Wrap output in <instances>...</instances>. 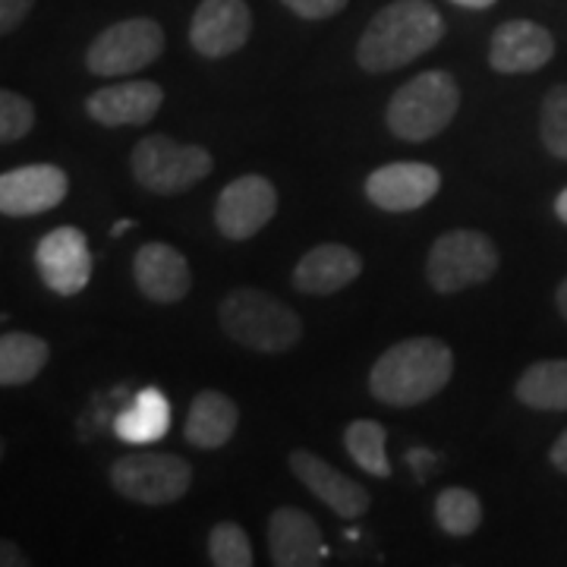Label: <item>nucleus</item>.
<instances>
[{
  "label": "nucleus",
  "instance_id": "f257e3e1",
  "mask_svg": "<svg viewBox=\"0 0 567 567\" xmlns=\"http://www.w3.org/2000/svg\"><path fill=\"white\" fill-rule=\"evenodd\" d=\"M445 39V20L429 0H391L357 41V63L365 73H394L429 54Z\"/></svg>",
  "mask_w": 567,
  "mask_h": 567
},
{
  "label": "nucleus",
  "instance_id": "f03ea898",
  "mask_svg": "<svg viewBox=\"0 0 567 567\" xmlns=\"http://www.w3.org/2000/svg\"><path fill=\"white\" fill-rule=\"evenodd\" d=\"M454 375V353L439 338H406L388 347L369 372V391L379 404L416 406L442 394Z\"/></svg>",
  "mask_w": 567,
  "mask_h": 567
},
{
  "label": "nucleus",
  "instance_id": "7ed1b4c3",
  "mask_svg": "<svg viewBox=\"0 0 567 567\" xmlns=\"http://www.w3.org/2000/svg\"><path fill=\"white\" fill-rule=\"evenodd\" d=\"M218 322L234 344L256 353H287L303 338V319L281 297L259 287H237L218 306Z\"/></svg>",
  "mask_w": 567,
  "mask_h": 567
},
{
  "label": "nucleus",
  "instance_id": "20e7f679",
  "mask_svg": "<svg viewBox=\"0 0 567 567\" xmlns=\"http://www.w3.org/2000/svg\"><path fill=\"white\" fill-rule=\"evenodd\" d=\"M457 107H461L457 80L445 70H425L391 95L385 121L398 140L429 142L445 133Z\"/></svg>",
  "mask_w": 567,
  "mask_h": 567
},
{
  "label": "nucleus",
  "instance_id": "39448f33",
  "mask_svg": "<svg viewBox=\"0 0 567 567\" xmlns=\"http://www.w3.org/2000/svg\"><path fill=\"white\" fill-rule=\"evenodd\" d=\"M498 271V246L473 227L442 234L425 256V281L435 293H461L486 284Z\"/></svg>",
  "mask_w": 567,
  "mask_h": 567
},
{
  "label": "nucleus",
  "instance_id": "423d86ee",
  "mask_svg": "<svg viewBox=\"0 0 567 567\" xmlns=\"http://www.w3.org/2000/svg\"><path fill=\"white\" fill-rule=\"evenodd\" d=\"M215 167L212 152L203 145H181L177 140L155 133L136 142L130 155V171L142 189L155 196H181L189 186L203 183Z\"/></svg>",
  "mask_w": 567,
  "mask_h": 567
},
{
  "label": "nucleus",
  "instance_id": "0eeeda50",
  "mask_svg": "<svg viewBox=\"0 0 567 567\" xmlns=\"http://www.w3.org/2000/svg\"><path fill=\"white\" fill-rule=\"evenodd\" d=\"M111 486L133 505H174L193 486V466L181 454H167V451L123 454L111 466Z\"/></svg>",
  "mask_w": 567,
  "mask_h": 567
},
{
  "label": "nucleus",
  "instance_id": "6e6552de",
  "mask_svg": "<svg viewBox=\"0 0 567 567\" xmlns=\"http://www.w3.org/2000/svg\"><path fill=\"white\" fill-rule=\"evenodd\" d=\"M164 29L148 17L107 25L85 51V66L95 76H130L162 58Z\"/></svg>",
  "mask_w": 567,
  "mask_h": 567
},
{
  "label": "nucleus",
  "instance_id": "1a4fd4ad",
  "mask_svg": "<svg viewBox=\"0 0 567 567\" xmlns=\"http://www.w3.org/2000/svg\"><path fill=\"white\" fill-rule=\"evenodd\" d=\"M278 215V189L262 174H244L221 189L215 203V227L227 240H249Z\"/></svg>",
  "mask_w": 567,
  "mask_h": 567
},
{
  "label": "nucleus",
  "instance_id": "9d476101",
  "mask_svg": "<svg viewBox=\"0 0 567 567\" xmlns=\"http://www.w3.org/2000/svg\"><path fill=\"white\" fill-rule=\"evenodd\" d=\"M35 268L48 290L58 297H76L92 278V249L80 227L63 224L48 230L35 246Z\"/></svg>",
  "mask_w": 567,
  "mask_h": 567
},
{
  "label": "nucleus",
  "instance_id": "9b49d317",
  "mask_svg": "<svg viewBox=\"0 0 567 567\" xmlns=\"http://www.w3.org/2000/svg\"><path fill=\"white\" fill-rule=\"evenodd\" d=\"M252 35V10L246 0H203L189 20V44L205 61H221Z\"/></svg>",
  "mask_w": 567,
  "mask_h": 567
},
{
  "label": "nucleus",
  "instance_id": "f8f14e48",
  "mask_svg": "<svg viewBox=\"0 0 567 567\" xmlns=\"http://www.w3.org/2000/svg\"><path fill=\"white\" fill-rule=\"evenodd\" d=\"M442 174L423 162H391L365 177V199L382 212H416L435 199Z\"/></svg>",
  "mask_w": 567,
  "mask_h": 567
},
{
  "label": "nucleus",
  "instance_id": "ddd939ff",
  "mask_svg": "<svg viewBox=\"0 0 567 567\" xmlns=\"http://www.w3.org/2000/svg\"><path fill=\"white\" fill-rule=\"evenodd\" d=\"M70 181L58 164H25L0 177V212L7 218H32L66 199Z\"/></svg>",
  "mask_w": 567,
  "mask_h": 567
},
{
  "label": "nucleus",
  "instance_id": "4468645a",
  "mask_svg": "<svg viewBox=\"0 0 567 567\" xmlns=\"http://www.w3.org/2000/svg\"><path fill=\"white\" fill-rule=\"evenodd\" d=\"M551 58H555V39L546 25L533 20L502 22L488 41V66L505 76L536 73Z\"/></svg>",
  "mask_w": 567,
  "mask_h": 567
},
{
  "label": "nucleus",
  "instance_id": "2eb2a0df",
  "mask_svg": "<svg viewBox=\"0 0 567 567\" xmlns=\"http://www.w3.org/2000/svg\"><path fill=\"white\" fill-rule=\"evenodd\" d=\"M287 464H290V473L303 483L322 505H328L338 517H344V520H360L365 511H369V492H365L357 480H350L344 476L341 470H334V466L322 461L319 454H312V451H306V447H297V451H290V457H287Z\"/></svg>",
  "mask_w": 567,
  "mask_h": 567
},
{
  "label": "nucleus",
  "instance_id": "dca6fc26",
  "mask_svg": "<svg viewBox=\"0 0 567 567\" xmlns=\"http://www.w3.org/2000/svg\"><path fill=\"white\" fill-rule=\"evenodd\" d=\"M133 281L148 303L174 306L189 297L193 271H189V262L177 246L155 240V244H145L136 249Z\"/></svg>",
  "mask_w": 567,
  "mask_h": 567
},
{
  "label": "nucleus",
  "instance_id": "f3484780",
  "mask_svg": "<svg viewBox=\"0 0 567 567\" xmlns=\"http://www.w3.org/2000/svg\"><path fill=\"white\" fill-rule=\"evenodd\" d=\"M164 92L158 82L130 80L104 85L85 99L89 117L102 126H142L162 111Z\"/></svg>",
  "mask_w": 567,
  "mask_h": 567
},
{
  "label": "nucleus",
  "instance_id": "a211bd4d",
  "mask_svg": "<svg viewBox=\"0 0 567 567\" xmlns=\"http://www.w3.org/2000/svg\"><path fill=\"white\" fill-rule=\"evenodd\" d=\"M268 551L278 567H316L324 561L322 529L303 507H278L268 517Z\"/></svg>",
  "mask_w": 567,
  "mask_h": 567
},
{
  "label": "nucleus",
  "instance_id": "6ab92c4d",
  "mask_svg": "<svg viewBox=\"0 0 567 567\" xmlns=\"http://www.w3.org/2000/svg\"><path fill=\"white\" fill-rule=\"evenodd\" d=\"M363 275V259L344 244H319L300 256L293 268V287L306 297H331Z\"/></svg>",
  "mask_w": 567,
  "mask_h": 567
},
{
  "label": "nucleus",
  "instance_id": "aec40b11",
  "mask_svg": "<svg viewBox=\"0 0 567 567\" xmlns=\"http://www.w3.org/2000/svg\"><path fill=\"white\" fill-rule=\"evenodd\" d=\"M240 425V406L221 391H199L189 404V416L183 425V439L193 447L218 451L224 447Z\"/></svg>",
  "mask_w": 567,
  "mask_h": 567
},
{
  "label": "nucleus",
  "instance_id": "412c9836",
  "mask_svg": "<svg viewBox=\"0 0 567 567\" xmlns=\"http://www.w3.org/2000/svg\"><path fill=\"white\" fill-rule=\"evenodd\" d=\"M171 429V404L158 388H142L121 416L114 420L117 439L130 445H155Z\"/></svg>",
  "mask_w": 567,
  "mask_h": 567
},
{
  "label": "nucleus",
  "instance_id": "4be33fe9",
  "mask_svg": "<svg viewBox=\"0 0 567 567\" xmlns=\"http://www.w3.org/2000/svg\"><path fill=\"white\" fill-rule=\"evenodd\" d=\"M51 360V344L29 331H3L0 338V385L17 388L39 379Z\"/></svg>",
  "mask_w": 567,
  "mask_h": 567
},
{
  "label": "nucleus",
  "instance_id": "5701e85b",
  "mask_svg": "<svg viewBox=\"0 0 567 567\" xmlns=\"http://www.w3.org/2000/svg\"><path fill=\"white\" fill-rule=\"evenodd\" d=\"M517 401L529 410H567V360H539L517 379Z\"/></svg>",
  "mask_w": 567,
  "mask_h": 567
},
{
  "label": "nucleus",
  "instance_id": "b1692460",
  "mask_svg": "<svg viewBox=\"0 0 567 567\" xmlns=\"http://www.w3.org/2000/svg\"><path fill=\"white\" fill-rule=\"evenodd\" d=\"M388 429L379 420H353L344 429V447L353 464L375 480L391 476V461L385 454Z\"/></svg>",
  "mask_w": 567,
  "mask_h": 567
},
{
  "label": "nucleus",
  "instance_id": "393cba45",
  "mask_svg": "<svg viewBox=\"0 0 567 567\" xmlns=\"http://www.w3.org/2000/svg\"><path fill=\"white\" fill-rule=\"evenodd\" d=\"M435 520L447 536H473L483 524V502L464 486L442 488L435 498Z\"/></svg>",
  "mask_w": 567,
  "mask_h": 567
},
{
  "label": "nucleus",
  "instance_id": "a878e982",
  "mask_svg": "<svg viewBox=\"0 0 567 567\" xmlns=\"http://www.w3.org/2000/svg\"><path fill=\"white\" fill-rule=\"evenodd\" d=\"M208 561L215 567H252V543L240 524L221 520L208 533Z\"/></svg>",
  "mask_w": 567,
  "mask_h": 567
},
{
  "label": "nucleus",
  "instance_id": "bb28decb",
  "mask_svg": "<svg viewBox=\"0 0 567 567\" xmlns=\"http://www.w3.org/2000/svg\"><path fill=\"white\" fill-rule=\"evenodd\" d=\"M539 136L546 152L567 162V82L551 85L539 111Z\"/></svg>",
  "mask_w": 567,
  "mask_h": 567
},
{
  "label": "nucleus",
  "instance_id": "cd10ccee",
  "mask_svg": "<svg viewBox=\"0 0 567 567\" xmlns=\"http://www.w3.org/2000/svg\"><path fill=\"white\" fill-rule=\"evenodd\" d=\"M35 126V107L32 102L13 92V89H3L0 92V142L3 145H13L22 136H29V130Z\"/></svg>",
  "mask_w": 567,
  "mask_h": 567
},
{
  "label": "nucleus",
  "instance_id": "c85d7f7f",
  "mask_svg": "<svg viewBox=\"0 0 567 567\" xmlns=\"http://www.w3.org/2000/svg\"><path fill=\"white\" fill-rule=\"evenodd\" d=\"M290 13H297L300 20H331L344 10L350 0H281Z\"/></svg>",
  "mask_w": 567,
  "mask_h": 567
},
{
  "label": "nucleus",
  "instance_id": "c756f323",
  "mask_svg": "<svg viewBox=\"0 0 567 567\" xmlns=\"http://www.w3.org/2000/svg\"><path fill=\"white\" fill-rule=\"evenodd\" d=\"M32 7H35V0H0V32L3 35L17 32L25 17L32 13Z\"/></svg>",
  "mask_w": 567,
  "mask_h": 567
},
{
  "label": "nucleus",
  "instance_id": "7c9ffc66",
  "mask_svg": "<svg viewBox=\"0 0 567 567\" xmlns=\"http://www.w3.org/2000/svg\"><path fill=\"white\" fill-rule=\"evenodd\" d=\"M548 461H551V466H555L561 476H567V429L555 439V445L548 451Z\"/></svg>",
  "mask_w": 567,
  "mask_h": 567
},
{
  "label": "nucleus",
  "instance_id": "2f4dec72",
  "mask_svg": "<svg viewBox=\"0 0 567 567\" xmlns=\"http://www.w3.org/2000/svg\"><path fill=\"white\" fill-rule=\"evenodd\" d=\"M0 565H3V567H22V565H29V558H22L20 546H13L10 539H3V543H0Z\"/></svg>",
  "mask_w": 567,
  "mask_h": 567
},
{
  "label": "nucleus",
  "instance_id": "473e14b6",
  "mask_svg": "<svg viewBox=\"0 0 567 567\" xmlns=\"http://www.w3.org/2000/svg\"><path fill=\"white\" fill-rule=\"evenodd\" d=\"M406 461H410V466L416 470V480H420V483H425V470L435 464V457H432L429 451H416V447H413V451L406 454Z\"/></svg>",
  "mask_w": 567,
  "mask_h": 567
},
{
  "label": "nucleus",
  "instance_id": "72a5a7b5",
  "mask_svg": "<svg viewBox=\"0 0 567 567\" xmlns=\"http://www.w3.org/2000/svg\"><path fill=\"white\" fill-rule=\"evenodd\" d=\"M555 306H558V312H561V319L567 322V278L558 284V290H555Z\"/></svg>",
  "mask_w": 567,
  "mask_h": 567
},
{
  "label": "nucleus",
  "instance_id": "f704fd0d",
  "mask_svg": "<svg viewBox=\"0 0 567 567\" xmlns=\"http://www.w3.org/2000/svg\"><path fill=\"white\" fill-rule=\"evenodd\" d=\"M451 3H457V7H466V10H488V7H495L498 0H451Z\"/></svg>",
  "mask_w": 567,
  "mask_h": 567
},
{
  "label": "nucleus",
  "instance_id": "c9c22d12",
  "mask_svg": "<svg viewBox=\"0 0 567 567\" xmlns=\"http://www.w3.org/2000/svg\"><path fill=\"white\" fill-rule=\"evenodd\" d=\"M555 215H558V221L567 224V186L558 193V199H555Z\"/></svg>",
  "mask_w": 567,
  "mask_h": 567
},
{
  "label": "nucleus",
  "instance_id": "e433bc0d",
  "mask_svg": "<svg viewBox=\"0 0 567 567\" xmlns=\"http://www.w3.org/2000/svg\"><path fill=\"white\" fill-rule=\"evenodd\" d=\"M126 227H130V221H121V224H117V227H114V234L121 237V234H126Z\"/></svg>",
  "mask_w": 567,
  "mask_h": 567
}]
</instances>
